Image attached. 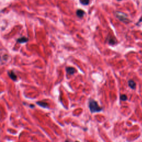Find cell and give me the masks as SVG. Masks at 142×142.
<instances>
[{"instance_id":"6da1fadb","label":"cell","mask_w":142,"mask_h":142,"mask_svg":"<svg viewBox=\"0 0 142 142\" xmlns=\"http://www.w3.org/2000/svg\"><path fill=\"white\" fill-rule=\"evenodd\" d=\"M89 108L91 113H93L100 112L102 110V108L99 106L98 103L94 100H91L89 102Z\"/></svg>"},{"instance_id":"7a4b0ae2","label":"cell","mask_w":142,"mask_h":142,"mask_svg":"<svg viewBox=\"0 0 142 142\" xmlns=\"http://www.w3.org/2000/svg\"><path fill=\"white\" fill-rule=\"evenodd\" d=\"M115 16L119 19L120 21H122L124 23H128L130 21L127 18V15L125 13L117 11L115 12Z\"/></svg>"},{"instance_id":"3957f363","label":"cell","mask_w":142,"mask_h":142,"mask_svg":"<svg viewBox=\"0 0 142 142\" xmlns=\"http://www.w3.org/2000/svg\"><path fill=\"white\" fill-rule=\"evenodd\" d=\"M66 71H67V73L68 74V75H73L76 72V69L75 68L73 67H68L66 68Z\"/></svg>"},{"instance_id":"277c9868","label":"cell","mask_w":142,"mask_h":142,"mask_svg":"<svg viewBox=\"0 0 142 142\" xmlns=\"http://www.w3.org/2000/svg\"><path fill=\"white\" fill-rule=\"evenodd\" d=\"M8 76H10V77L13 80V81H16L17 80V76L15 75V73H14L13 71H10V72H8Z\"/></svg>"},{"instance_id":"5b68a950","label":"cell","mask_w":142,"mask_h":142,"mask_svg":"<svg viewBox=\"0 0 142 142\" xmlns=\"http://www.w3.org/2000/svg\"><path fill=\"white\" fill-rule=\"evenodd\" d=\"M108 40L109 44H111V45H114V44H115L117 43V41L115 40V38H114V37H110L108 38Z\"/></svg>"},{"instance_id":"8992f818","label":"cell","mask_w":142,"mask_h":142,"mask_svg":"<svg viewBox=\"0 0 142 142\" xmlns=\"http://www.w3.org/2000/svg\"><path fill=\"white\" fill-rule=\"evenodd\" d=\"M28 41V38L25 37H23L21 38H20L19 39H17V42L20 43H23L27 42Z\"/></svg>"},{"instance_id":"52a82bcc","label":"cell","mask_w":142,"mask_h":142,"mask_svg":"<svg viewBox=\"0 0 142 142\" xmlns=\"http://www.w3.org/2000/svg\"><path fill=\"white\" fill-rule=\"evenodd\" d=\"M128 85L130 87H131L132 89H133V90H134L135 88L136 84L134 82V81H133V80H129L128 81Z\"/></svg>"},{"instance_id":"ba28073f","label":"cell","mask_w":142,"mask_h":142,"mask_svg":"<svg viewBox=\"0 0 142 142\" xmlns=\"http://www.w3.org/2000/svg\"><path fill=\"white\" fill-rule=\"evenodd\" d=\"M76 14H77V15L78 17L81 18L84 16V12L82 10H78L76 12Z\"/></svg>"},{"instance_id":"9c48e42d","label":"cell","mask_w":142,"mask_h":142,"mask_svg":"<svg viewBox=\"0 0 142 142\" xmlns=\"http://www.w3.org/2000/svg\"><path fill=\"white\" fill-rule=\"evenodd\" d=\"M37 104L43 108H48V104L44 102H37Z\"/></svg>"},{"instance_id":"30bf717a","label":"cell","mask_w":142,"mask_h":142,"mask_svg":"<svg viewBox=\"0 0 142 142\" xmlns=\"http://www.w3.org/2000/svg\"><path fill=\"white\" fill-rule=\"evenodd\" d=\"M81 4L83 5H88L90 3V0H80Z\"/></svg>"},{"instance_id":"8fae6325","label":"cell","mask_w":142,"mask_h":142,"mask_svg":"<svg viewBox=\"0 0 142 142\" xmlns=\"http://www.w3.org/2000/svg\"><path fill=\"white\" fill-rule=\"evenodd\" d=\"M120 98L121 100H123V101H125V100L127 99V97L125 95V94H122V95L120 96Z\"/></svg>"},{"instance_id":"7c38bea8","label":"cell","mask_w":142,"mask_h":142,"mask_svg":"<svg viewBox=\"0 0 142 142\" xmlns=\"http://www.w3.org/2000/svg\"><path fill=\"white\" fill-rule=\"evenodd\" d=\"M65 142H69V141L68 140H66V141H65Z\"/></svg>"},{"instance_id":"4fadbf2b","label":"cell","mask_w":142,"mask_h":142,"mask_svg":"<svg viewBox=\"0 0 142 142\" xmlns=\"http://www.w3.org/2000/svg\"><path fill=\"white\" fill-rule=\"evenodd\" d=\"M76 142H79V141H76Z\"/></svg>"},{"instance_id":"5bb4252c","label":"cell","mask_w":142,"mask_h":142,"mask_svg":"<svg viewBox=\"0 0 142 142\" xmlns=\"http://www.w3.org/2000/svg\"><path fill=\"white\" fill-rule=\"evenodd\" d=\"M118 1H120V0H118Z\"/></svg>"}]
</instances>
